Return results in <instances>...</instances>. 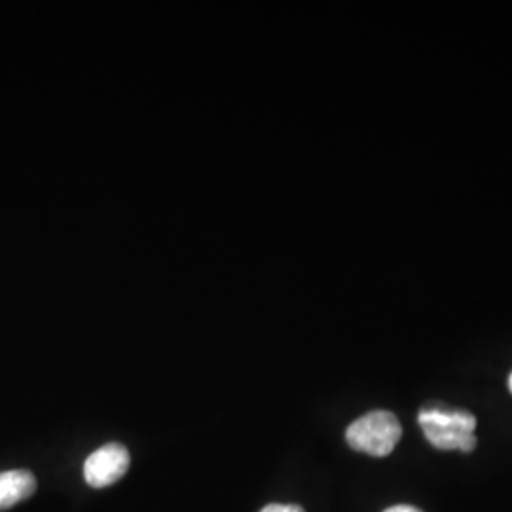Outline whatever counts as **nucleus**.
Wrapping results in <instances>:
<instances>
[{"instance_id": "obj_1", "label": "nucleus", "mask_w": 512, "mask_h": 512, "mask_svg": "<svg viewBox=\"0 0 512 512\" xmlns=\"http://www.w3.org/2000/svg\"><path fill=\"white\" fill-rule=\"evenodd\" d=\"M418 421L425 439L437 450H461L463 454H471L476 448V418L467 410L429 404L421 408Z\"/></svg>"}, {"instance_id": "obj_2", "label": "nucleus", "mask_w": 512, "mask_h": 512, "mask_svg": "<svg viewBox=\"0 0 512 512\" xmlns=\"http://www.w3.org/2000/svg\"><path fill=\"white\" fill-rule=\"evenodd\" d=\"M403 437V427L395 414L387 410L368 412L353 421L346 431V440L355 452L374 458L389 456Z\"/></svg>"}, {"instance_id": "obj_3", "label": "nucleus", "mask_w": 512, "mask_h": 512, "mask_svg": "<svg viewBox=\"0 0 512 512\" xmlns=\"http://www.w3.org/2000/svg\"><path fill=\"white\" fill-rule=\"evenodd\" d=\"M129 452L122 444H107L95 450L84 463V478L92 488H107L128 473Z\"/></svg>"}, {"instance_id": "obj_4", "label": "nucleus", "mask_w": 512, "mask_h": 512, "mask_svg": "<svg viewBox=\"0 0 512 512\" xmlns=\"http://www.w3.org/2000/svg\"><path fill=\"white\" fill-rule=\"evenodd\" d=\"M37 490V478L31 471L16 469L0 473V511H6L29 499Z\"/></svg>"}, {"instance_id": "obj_5", "label": "nucleus", "mask_w": 512, "mask_h": 512, "mask_svg": "<svg viewBox=\"0 0 512 512\" xmlns=\"http://www.w3.org/2000/svg\"><path fill=\"white\" fill-rule=\"evenodd\" d=\"M260 512H304L298 505H268Z\"/></svg>"}, {"instance_id": "obj_6", "label": "nucleus", "mask_w": 512, "mask_h": 512, "mask_svg": "<svg viewBox=\"0 0 512 512\" xmlns=\"http://www.w3.org/2000/svg\"><path fill=\"white\" fill-rule=\"evenodd\" d=\"M384 512H421L420 509H416V507H410V505H397V507H391V509H387Z\"/></svg>"}, {"instance_id": "obj_7", "label": "nucleus", "mask_w": 512, "mask_h": 512, "mask_svg": "<svg viewBox=\"0 0 512 512\" xmlns=\"http://www.w3.org/2000/svg\"><path fill=\"white\" fill-rule=\"evenodd\" d=\"M509 389H511V393H512V374H511V378H509Z\"/></svg>"}]
</instances>
